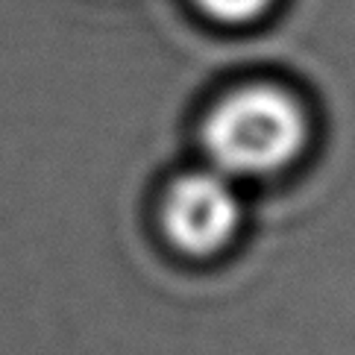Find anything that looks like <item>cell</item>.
Here are the masks:
<instances>
[{"mask_svg":"<svg viewBox=\"0 0 355 355\" xmlns=\"http://www.w3.org/2000/svg\"><path fill=\"white\" fill-rule=\"evenodd\" d=\"M309 138L306 112L291 94L270 85L235 92L202 126L214 168L230 176H268L288 168Z\"/></svg>","mask_w":355,"mask_h":355,"instance_id":"6da1fadb","label":"cell"},{"mask_svg":"<svg viewBox=\"0 0 355 355\" xmlns=\"http://www.w3.org/2000/svg\"><path fill=\"white\" fill-rule=\"evenodd\" d=\"M162 226L171 244L185 256H214L235 238L241 226L238 194L220 173H185L164 194Z\"/></svg>","mask_w":355,"mask_h":355,"instance_id":"7a4b0ae2","label":"cell"},{"mask_svg":"<svg viewBox=\"0 0 355 355\" xmlns=\"http://www.w3.org/2000/svg\"><path fill=\"white\" fill-rule=\"evenodd\" d=\"M197 3L223 24H247L264 15L273 0H197Z\"/></svg>","mask_w":355,"mask_h":355,"instance_id":"3957f363","label":"cell"}]
</instances>
